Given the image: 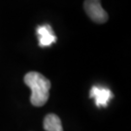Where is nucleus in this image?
Segmentation results:
<instances>
[{
  "instance_id": "nucleus-1",
  "label": "nucleus",
  "mask_w": 131,
  "mask_h": 131,
  "mask_svg": "<svg viewBox=\"0 0 131 131\" xmlns=\"http://www.w3.org/2000/svg\"><path fill=\"white\" fill-rule=\"evenodd\" d=\"M24 83L31 89V104L35 107H42L47 103L50 96L51 82L38 72H29L24 76Z\"/></svg>"
},
{
  "instance_id": "nucleus-2",
  "label": "nucleus",
  "mask_w": 131,
  "mask_h": 131,
  "mask_svg": "<svg viewBox=\"0 0 131 131\" xmlns=\"http://www.w3.org/2000/svg\"><path fill=\"white\" fill-rule=\"evenodd\" d=\"M84 8L86 15L94 23L105 24L108 20V14L102 8L100 0H84Z\"/></svg>"
},
{
  "instance_id": "nucleus-5",
  "label": "nucleus",
  "mask_w": 131,
  "mask_h": 131,
  "mask_svg": "<svg viewBox=\"0 0 131 131\" xmlns=\"http://www.w3.org/2000/svg\"><path fill=\"white\" fill-rule=\"evenodd\" d=\"M44 129L46 131H63L60 118L54 114H49L44 118Z\"/></svg>"
},
{
  "instance_id": "nucleus-3",
  "label": "nucleus",
  "mask_w": 131,
  "mask_h": 131,
  "mask_svg": "<svg viewBox=\"0 0 131 131\" xmlns=\"http://www.w3.org/2000/svg\"><path fill=\"white\" fill-rule=\"evenodd\" d=\"M89 96L91 98H94L95 104L97 107H106L114 95H113L112 91L107 88L94 85L90 89Z\"/></svg>"
},
{
  "instance_id": "nucleus-4",
  "label": "nucleus",
  "mask_w": 131,
  "mask_h": 131,
  "mask_svg": "<svg viewBox=\"0 0 131 131\" xmlns=\"http://www.w3.org/2000/svg\"><path fill=\"white\" fill-rule=\"evenodd\" d=\"M37 36L39 39V46L40 47H49L52 43L56 41V37L52 31V26L49 24L40 25L37 28Z\"/></svg>"
}]
</instances>
